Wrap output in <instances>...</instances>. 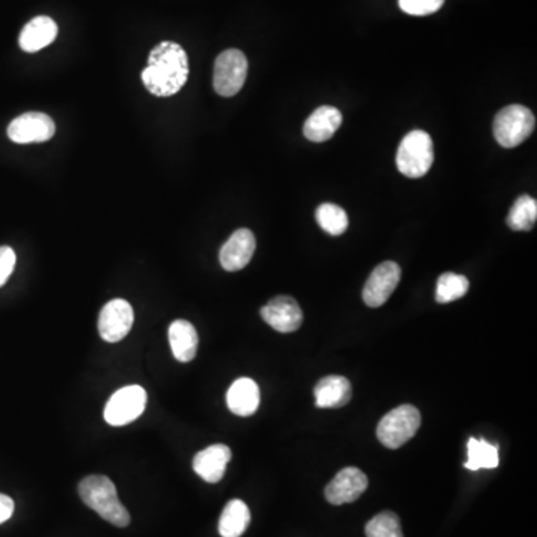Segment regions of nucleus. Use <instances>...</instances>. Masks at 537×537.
Segmentation results:
<instances>
[{
	"mask_svg": "<svg viewBox=\"0 0 537 537\" xmlns=\"http://www.w3.org/2000/svg\"><path fill=\"white\" fill-rule=\"evenodd\" d=\"M315 218L319 228L331 236H340L348 228V215L342 208L333 203H322L317 209Z\"/></svg>",
	"mask_w": 537,
	"mask_h": 537,
	"instance_id": "obj_23",
	"label": "nucleus"
},
{
	"mask_svg": "<svg viewBox=\"0 0 537 537\" xmlns=\"http://www.w3.org/2000/svg\"><path fill=\"white\" fill-rule=\"evenodd\" d=\"M400 266L394 261H384L378 268H373L372 275L363 289V300L370 308H380L384 305L394 289L400 282Z\"/></svg>",
	"mask_w": 537,
	"mask_h": 537,
	"instance_id": "obj_10",
	"label": "nucleus"
},
{
	"mask_svg": "<svg viewBox=\"0 0 537 537\" xmlns=\"http://www.w3.org/2000/svg\"><path fill=\"white\" fill-rule=\"evenodd\" d=\"M251 512L242 501L228 502L219 517L218 532L221 537H240L248 529Z\"/></svg>",
	"mask_w": 537,
	"mask_h": 537,
	"instance_id": "obj_20",
	"label": "nucleus"
},
{
	"mask_svg": "<svg viewBox=\"0 0 537 537\" xmlns=\"http://www.w3.org/2000/svg\"><path fill=\"white\" fill-rule=\"evenodd\" d=\"M248 60L239 50H226L215 60L214 88L223 97H232L244 87Z\"/></svg>",
	"mask_w": 537,
	"mask_h": 537,
	"instance_id": "obj_6",
	"label": "nucleus"
},
{
	"mask_svg": "<svg viewBox=\"0 0 537 537\" xmlns=\"http://www.w3.org/2000/svg\"><path fill=\"white\" fill-rule=\"evenodd\" d=\"M368 476L357 467H345L326 487V499L329 503L340 504L356 502L368 490Z\"/></svg>",
	"mask_w": 537,
	"mask_h": 537,
	"instance_id": "obj_11",
	"label": "nucleus"
},
{
	"mask_svg": "<svg viewBox=\"0 0 537 537\" xmlns=\"http://www.w3.org/2000/svg\"><path fill=\"white\" fill-rule=\"evenodd\" d=\"M169 343L175 359L188 363L198 354V336L195 326L186 319H177L169 327Z\"/></svg>",
	"mask_w": 537,
	"mask_h": 537,
	"instance_id": "obj_19",
	"label": "nucleus"
},
{
	"mask_svg": "<svg viewBox=\"0 0 537 537\" xmlns=\"http://www.w3.org/2000/svg\"><path fill=\"white\" fill-rule=\"evenodd\" d=\"M368 537H403L400 520L394 512H380L366 525Z\"/></svg>",
	"mask_w": 537,
	"mask_h": 537,
	"instance_id": "obj_25",
	"label": "nucleus"
},
{
	"mask_svg": "<svg viewBox=\"0 0 537 537\" xmlns=\"http://www.w3.org/2000/svg\"><path fill=\"white\" fill-rule=\"evenodd\" d=\"M135 321L133 308L125 299H114L100 310L99 335L106 342L116 343L125 339Z\"/></svg>",
	"mask_w": 537,
	"mask_h": 537,
	"instance_id": "obj_8",
	"label": "nucleus"
},
{
	"mask_svg": "<svg viewBox=\"0 0 537 537\" xmlns=\"http://www.w3.org/2000/svg\"><path fill=\"white\" fill-rule=\"evenodd\" d=\"M256 251V238L248 228L236 230L219 251V263L224 270L236 272L248 266Z\"/></svg>",
	"mask_w": 537,
	"mask_h": 537,
	"instance_id": "obj_13",
	"label": "nucleus"
},
{
	"mask_svg": "<svg viewBox=\"0 0 537 537\" xmlns=\"http://www.w3.org/2000/svg\"><path fill=\"white\" fill-rule=\"evenodd\" d=\"M536 127V118L529 107L511 105L502 109L494 118L492 132L496 141L504 148H515L529 139Z\"/></svg>",
	"mask_w": 537,
	"mask_h": 537,
	"instance_id": "obj_4",
	"label": "nucleus"
},
{
	"mask_svg": "<svg viewBox=\"0 0 537 537\" xmlns=\"http://www.w3.org/2000/svg\"><path fill=\"white\" fill-rule=\"evenodd\" d=\"M342 125V114L335 106H319L303 126V135L310 142H326Z\"/></svg>",
	"mask_w": 537,
	"mask_h": 537,
	"instance_id": "obj_15",
	"label": "nucleus"
},
{
	"mask_svg": "<svg viewBox=\"0 0 537 537\" xmlns=\"http://www.w3.org/2000/svg\"><path fill=\"white\" fill-rule=\"evenodd\" d=\"M190 74L188 57L177 42H160L149 53L148 65L142 71V83L151 95L170 97L177 95Z\"/></svg>",
	"mask_w": 537,
	"mask_h": 537,
	"instance_id": "obj_1",
	"label": "nucleus"
},
{
	"mask_svg": "<svg viewBox=\"0 0 537 537\" xmlns=\"http://www.w3.org/2000/svg\"><path fill=\"white\" fill-rule=\"evenodd\" d=\"M260 390L249 378H239L228 391V406L238 417H249L258 410Z\"/></svg>",
	"mask_w": 537,
	"mask_h": 537,
	"instance_id": "obj_17",
	"label": "nucleus"
},
{
	"mask_svg": "<svg viewBox=\"0 0 537 537\" xmlns=\"http://www.w3.org/2000/svg\"><path fill=\"white\" fill-rule=\"evenodd\" d=\"M78 491L84 503L107 522L120 529L130 524V513L118 499L116 485L106 476L91 475L84 478L79 482Z\"/></svg>",
	"mask_w": 537,
	"mask_h": 537,
	"instance_id": "obj_2",
	"label": "nucleus"
},
{
	"mask_svg": "<svg viewBox=\"0 0 537 537\" xmlns=\"http://www.w3.org/2000/svg\"><path fill=\"white\" fill-rule=\"evenodd\" d=\"M433 141L429 133L413 130L397 149V169L408 178H421L433 166Z\"/></svg>",
	"mask_w": 537,
	"mask_h": 537,
	"instance_id": "obj_3",
	"label": "nucleus"
},
{
	"mask_svg": "<svg viewBox=\"0 0 537 537\" xmlns=\"http://www.w3.org/2000/svg\"><path fill=\"white\" fill-rule=\"evenodd\" d=\"M57 34L58 27L56 21L53 18L41 15V17L30 20L23 27L18 42H20L21 50L25 53H36V51L53 44Z\"/></svg>",
	"mask_w": 537,
	"mask_h": 537,
	"instance_id": "obj_16",
	"label": "nucleus"
},
{
	"mask_svg": "<svg viewBox=\"0 0 537 537\" xmlns=\"http://www.w3.org/2000/svg\"><path fill=\"white\" fill-rule=\"evenodd\" d=\"M56 133L53 118L44 112H25L8 126V137L15 144L50 141Z\"/></svg>",
	"mask_w": 537,
	"mask_h": 537,
	"instance_id": "obj_9",
	"label": "nucleus"
},
{
	"mask_svg": "<svg viewBox=\"0 0 537 537\" xmlns=\"http://www.w3.org/2000/svg\"><path fill=\"white\" fill-rule=\"evenodd\" d=\"M467 451H469V459L464 466L469 471L496 469L499 466V450L482 439L480 441V439L471 438L467 443Z\"/></svg>",
	"mask_w": 537,
	"mask_h": 537,
	"instance_id": "obj_21",
	"label": "nucleus"
},
{
	"mask_svg": "<svg viewBox=\"0 0 537 537\" xmlns=\"http://www.w3.org/2000/svg\"><path fill=\"white\" fill-rule=\"evenodd\" d=\"M14 509H15V504H14L13 499L0 494V524H4L13 517Z\"/></svg>",
	"mask_w": 537,
	"mask_h": 537,
	"instance_id": "obj_28",
	"label": "nucleus"
},
{
	"mask_svg": "<svg viewBox=\"0 0 537 537\" xmlns=\"http://www.w3.org/2000/svg\"><path fill=\"white\" fill-rule=\"evenodd\" d=\"M351 384L345 376H326L315 385V401L319 408H342L351 400Z\"/></svg>",
	"mask_w": 537,
	"mask_h": 537,
	"instance_id": "obj_18",
	"label": "nucleus"
},
{
	"mask_svg": "<svg viewBox=\"0 0 537 537\" xmlns=\"http://www.w3.org/2000/svg\"><path fill=\"white\" fill-rule=\"evenodd\" d=\"M537 219V202L530 196H521L508 215V226L515 232H529Z\"/></svg>",
	"mask_w": 537,
	"mask_h": 537,
	"instance_id": "obj_22",
	"label": "nucleus"
},
{
	"mask_svg": "<svg viewBox=\"0 0 537 537\" xmlns=\"http://www.w3.org/2000/svg\"><path fill=\"white\" fill-rule=\"evenodd\" d=\"M421 426V413L412 405L397 406L387 413L376 429L380 443L390 450L403 447Z\"/></svg>",
	"mask_w": 537,
	"mask_h": 537,
	"instance_id": "obj_5",
	"label": "nucleus"
},
{
	"mask_svg": "<svg viewBox=\"0 0 537 537\" xmlns=\"http://www.w3.org/2000/svg\"><path fill=\"white\" fill-rule=\"evenodd\" d=\"M261 319L279 333H293L302 326L303 312L296 299L278 296L260 310Z\"/></svg>",
	"mask_w": 537,
	"mask_h": 537,
	"instance_id": "obj_12",
	"label": "nucleus"
},
{
	"mask_svg": "<svg viewBox=\"0 0 537 537\" xmlns=\"http://www.w3.org/2000/svg\"><path fill=\"white\" fill-rule=\"evenodd\" d=\"M230 460H232L230 448L217 443L196 454L193 459V469L203 481L217 483L223 480Z\"/></svg>",
	"mask_w": 537,
	"mask_h": 537,
	"instance_id": "obj_14",
	"label": "nucleus"
},
{
	"mask_svg": "<svg viewBox=\"0 0 537 537\" xmlns=\"http://www.w3.org/2000/svg\"><path fill=\"white\" fill-rule=\"evenodd\" d=\"M15 261H17V256L13 248L0 247V287H4L9 277L13 275Z\"/></svg>",
	"mask_w": 537,
	"mask_h": 537,
	"instance_id": "obj_27",
	"label": "nucleus"
},
{
	"mask_svg": "<svg viewBox=\"0 0 537 537\" xmlns=\"http://www.w3.org/2000/svg\"><path fill=\"white\" fill-rule=\"evenodd\" d=\"M469 291V279L463 275L447 272L441 275L436 287V300L439 303H451L463 298Z\"/></svg>",
	"mask_w": 537,
	"mask_h": 537,
	"instance_id": "obj_24",
	"label": "nucleus"
},
{
	"mask_svg": "<svg viewBox=\"0 0 537 537\" xmlns=\"http://www.w3.org/2000/svg\"><path fill=\"white\" fill-rule=\"evenodd\" d=\"M445 0H399L401 11L410 15H430L442 8Z\"/></svg>",
	"mask_w": 537,
	"mask_h": 537,
	"instance_id": "obj_26",
	"label": "nucleus"
},
{
	"mask_svg": "<svg viewBox=\"0 0 537 537\" xmlns=\"http://www.w3.org/2000/svg\"><path fill=\"white\" fill-rule=\"evenodd\" d=\"M147 406V391L141 385H128L112 394L105 406V421L114 427L126 426L141 417Z\"/></svg>",
	"mask_w": 537,
	"mask_h": 537,
	"instance_id": "obj_7",
	"label": "nucleus"
}]
</instances>
